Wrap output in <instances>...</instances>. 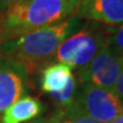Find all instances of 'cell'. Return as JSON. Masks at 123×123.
<instances>
[{
  "instance_id": "obj_1",
  "label": "cell",
  "mask_w": 123,
  "mask_h": 123,
  "mask_svg": "<svg viewBox=\"0 0 123 123\" xmlns=\"http://www.w3.org/2000/svg\"><path fill=\"white\" fill-rule=\"evenodd\" d=\"M84 24L75 15L25 34L0 46V55L22 65L29 74L42 71L55 59L57 47Z\"/></svg>"
},
{
  "instance_id": "obj_2",
  "label": "cell",
  "mask_w": 123,
  "mask_h": 123,
  "mask_svg": "<svg viewBox=\"0 0 123 123\" xmlns=\"http://www.w3.org/2000/svg\"><path fill=\"white\" fill-rule=\"evenodd\" d=\"M81 0H18L0 12V46L72 17Z\"/></svg>"
},
{
  "instance_id": "obj_3",
  "label": "cell",
  "mask_w": 123,
  "mask_h": 123,
  "mask_svg": "<svg viewBox=\"0 0 123 123\" xmlns=\"http://www.w3.org/2000/svg\"><path fill=\"white\" fill-rule=\"evenodd\" d=\"M110 28L98 23L86 21L77 32L60 44L53 61L77 70L87 66L109 43L112 27Z\"/></svg>"
},
{
  "instance_id": "obj_4",
  "label": "cell",
  "mask_w": 123,
  "mask_h": 123,
  "mask_svg": "<svg viewBox=\"0 0 123 123\" xmlns=\"http://www.w3.org/2000/svg\"><path fill=\"white\" fill-rule=\"evenodd\" d=\"M74 107L102 123H111L123 113V104L114 90L81 83L76 93Z\"/></svg>"
},
{
  "instance_id": "obj_5",
  "label": "cell",
  "mask_w": 123,
  "mask_h": 123,
  "mask_svg": "<svg viewBox=\"0 0 123 123\" xmlns=\"http://www.w3.org/2000/svg\"><path fill=\"white\" fill-rule=\"evenodd\" d=\"M122 55L108 43L87 66L79 69L77 79L81 83L114 90L121 68Z\"/></svg>"
},
{
  "instance_id": "obj_6",
  "label": "cell",
  "mask_w": 123,
  "mask_h": 123,
  "mask_svg": "<svg viewBox=\"0 0 123 123\" xmlns=\"http://www.w3.org/2000/svg\"><path fill=\"white\" fill-rule=\"evenodd\" d=\"M28 91V73L22 65L0 55V115Z\"/></svg>"
},
{
  "instance_id": "obj_7",
  "label": "cell",
  "mask_w": 123,
  "mask_h": 123,
  "mask_svg": "<svg viewBox=\"0 0 123 123\" xmlns=\"http://www.w3.org/2000/svg\"><path fill=\"white\" fill-rule=\"evenodd\" d=\"M73 15L107 27H116L123 23V0H81Z\"/></svg>"
},
{
  "instance_id": "obj_8",
  "label": "cell",
  "mask_w": 123,
  "mask_h": 123,
  "mask_svg": "<svg viewBox=\"0 0 123 123\" xmlns=\"http://www.w3.org/2000/svg\"><path fill=\"white\" fill-rule=\"evenodd\" d=\"M43 104L33 97H24L12 104L2 114L0 123H25L37 118L43 112Z\"/></svg>"
},
{
  "instance_id": "obj_9",
  "label": "cell",
  "mask_w": 123,
  "mask_h": 123,
  "mask_svg": "<svg viewBox=\"0 0 123 123\" xmlns=\"http://www.w3.org/2000/svg\"><path fill=\"white\" fill-rule=\"evenodd\" d=\"M73 69L63 63H53L41 71L40 87L42 91L53 93L63 90L72 77Z\"/></svg>"
},
{
  "instance_id": "obj_10",
  "label": "cell",
  "mask_w": 123,
  "mask_h": 123,
  "mask_svg": "<svg viewBox=\"0 0 123 123\" xmlns=\"http://www.w3.org/2000/svg\"><path fill=\"white\" fill-rule=\"evenodd\" d=\"M78 87H79L78 79H77L76 76L72 75L68 84L63 90H61L59 92L49 93L52 102L57 107V110L67 109V108H70L74 104Z\"/></svg>"
},
{
  "instance_id": "obj_11",
  "label": "cell",
  "mask_w": 123,
  "mask_h": 123,
  "mask_svg": "<svg viewBox=\"0 0 123 123\" xmlns=\"http://www.w3.org/2000/svg\"><path fill=\"white\" fill-rule=\"evenodd\" d=\"M49 119L53 123H102L74 107L57 110Z\"/></svg>"
},
{
  "instance_id": "obj_12",
  "label": "cell",
  "mask_w": 123,
  "mask_h": 123,
  "mask_svg": "<svg viewBox=\"0 0 123 123\" xmlns=\"http://www.w3.org/2000/svg\"><path fill=\"white\" fill-rule=\"evenodd\" d=\"M109 44L123 56V23L118 26V29H113L109 36Z\"/></svg>"
},
{
  "instance_id": "obj_13",
  "label": "cell",
  "mask_w": 123,
  "mask_h": 123,
  "mask_svg": "<svg viewBox=\"0 0 123 123\" xmlns=\"http://www.w3.org/2000/svg\"><path fill=\"white\" fill-rule=\"evenodd\" d=\"M114 91H115V93L117 94L119 99L121 101V103L123 104V56H122V60H121L120 72H119V76L117 78L116 84H115Z\"/></svg>"
},
{
  "instance_id": "obj_14",
  "label": "cell",
  "mask_w": 123,
  "mask_h": 123,
  "mask_svg": "<svg viewBox=\"0 0 123 123\" xmlns=\"http://www.w3.org/2000/svg\"><path fill=\"white\" fill-rule=\"evenodd\" d=\"M15 1H18V0H0V12L2 10H4L5 8H7L12 3H14Z\"/></svg>"
},
{
  "instance_id": "obj_15",
  "label": "cell",
  "mask_w": 123,
  "mask_h": 123,
  "mask_svg": "<svg viewBox=\"0 0 123 123\" xmlns=\"http://www.w3.org/2000/svg\"><path fill=\"white\" fill-rule=\"evenodd\" d=\"M111 123H123V113L119 115L117 118H115Z\"/></svg>"
},
{
  "instance_id": "obj_16",
  "label": "cell",
  "mask_w": 123,
  "mask_h": 123,
  "mask_svg": "<svg viewBox=\"0 0 123 123\" xmlns=\"http://www.w3.org/2000/svg\"><path fill=\"white\" fill-rule=\"evenodd\" d=\"M29 123H48V120H43V119H40V120H36V121H30Z\"/></svg>"
},
{
  "instance_id": "obj_17",
  "label": "cell",
  "mask_w": 123,
  "mask_h": 123,
  "mask_svg": "<svg viewBox=\"0 0 123 123\" xmlns=\"http://www.w3.org/2000/svg\"><path fill=\"white\" fill-rule=\"evenodd\" d=\"M48 123H53V122L50 120V119H48Z\"/></svg>"
}]
</instances>
